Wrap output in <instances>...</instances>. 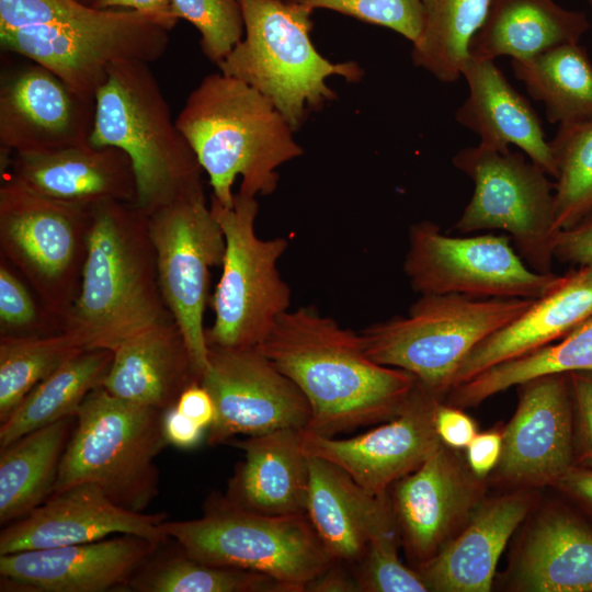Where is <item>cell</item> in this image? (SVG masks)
Masks as SVG:
<instances>
[{
	"label": "cell",
	"instance_id": "1",
	"mask_svg": "<svg viewBox=\"0 0 592 592\" xmlns=\"http://www.w3.org/2000/svg\"><path fill=\"white\" fill-rule=\"evenodd\" d=\"M258 348L306 397L305 430L329 437L395 418L418 383L371 360L360 332L312 306L282 314Z\"/></svg>",
	"mask_w": 592,
	"mask_h": 592
},
{
	"label": "cell",
	"instance_id": "2",
	"mask_svg": "<svg viewBox=\"0 0 592 592\" xmlns=\"http://www.w3.org/2000/svg\"><path fill=\"white\" fill-rule=\"evenodd\" d=\"M170 320L148 215L127 202L93 206L79 294L61 332L83 350L114 351L127 338Z\"/></svg>",
	"mask_w": 592,
	"mask_h": 592
},
{
	"label": "cell",
	"instance_id": "3",
	"mask_svg": "<svg viewBox=\"0 0 592 592\" xmlns=\"http://www.w3.org/2000/svg\"><path fill=\"white\" fill-rule=\"evenodd\" d=\"M177 125L209 179L212 198L231 206L232 185L257 197L272 194L277 169L304 153L283 114L243 81L215 72L189 94Z\"/></svg>",
	"mask_w": 592,
	"mask_h": 592
},
{
	"label": "cell",
	"instance_id": "4",
	"mask_svg": "<svg viewBox=\"0 0 592 592\" xmlns=\"http://www.w3.org/2000/svg\"><path fill=\"white\" fill-rule=\"evenodd\" d=\"M89 144L115 147L129 157L136 181L134 205L146 215L205 194L203 169L147 62L112 66L95 95Z\"/></svg>",
	"mask_w": 592,
	"mask_h": 592
},
{
	"label": "cell",
	"instance_id": "5",
	"mask_svg": "<svg viewBox=\"0 0 592 592\" xmlns=\"http://www.w3.org/2000/svg\"><path fill=\"white\" fill-rule=\"evenodd\" d=\"M243 38L217 66L264 95L296 132L309 114L337 99L328 79L357 82L355 61L333 62L314 45L312 10L293 0H241Z\"/></svg>",
	"mask_w": 592,
	"mask_h": 592
},
{
	"label": "cell",
	"instance_id": "6",
	"mask_svg": "<svg viewBox=\"0 0 592 592\" xmlns=\"http://www.w3.org/2000/svg\"><path fill=\"white\" fill-rule=\"evenodd\" d=\"M163 410L92 390L76 413L53 493L94 483L114 503L145 512L159 492L155 459L168 445ZM52 493V494H53Z\"/></svg>",
	"mask_w": 592,
	"mask_h": 592
},
{
	"label": "cell",
	"instance_id": "7",
	"mask_svg": "<svg viewBox=\"0 0 592 592\" xmlns=\"http://www.w3.org/2000/svg\"><path fill=\"white\" fill-rule=\"evenodd\" d=\"M533 300L425 294L406 316L375 322L360 334L371 360L412 374L441 397L451 390L453 377L469 352L521 316Z\"/></svg>",
	"mask_w": 592,
	"mask_h": 592
},
{
	"label": "cell",
	"instance_id": "8",
	"mask_svg": "<svg viewBox=\"0 0 592 592\" xmlns=\"http://www.w3.org/2000/svg\"><path fill=\"white\" fill-rule=\"evenodd\" d=\"M160 528L198 561L260 572L291 592H306L334 562L307 514L255 513L218 493L206 499L201 517L164 520Z\"/></svg>",
	"mask_w": 592,
	"mask_h": 592
},
{
	"label": "cell",
	"instance_id": "9",
	"mask_svg": "<svg viewBox=\"0 0 592 592\" xmlns=\"http://www.w3.org/2000/svg\"><path fill=\"white\" fill-rule=\"evenodd\" d=\"M0 251L61 325L80 289L93 207L61 202L1 175Z\"/></svg>",
	"mask_w": 592,
	"mask_h": 592
},
{
	"label": "cell",
	"instance_id": "10",
	"mask_svg": "<svg viewBox=\"0 0 592 592\" xmlns=\"http://www.w3.org/2000/svg\"><path fill=\"white\" fill-rule=\"evenodd\" d=\"M209 206L223 229L226 250L221 276L208 304L215 318L206 329L207 344L259 346L278 317L289 310L291 289L277 269L288 241L258 237L254 196L237 192L231 206L210 197Z\"/></svg>",
	"mask_w": 592,
	"mask_h": 592
},
{
	"label": "cell",
	"instance_id": "11",
	"mask_svg": "<svg viewBox=\"0 0 592 592\" xmlns=\"http://www.w3.org/2000/svg\"><path fill=\"white\" fill-rule=\"evenodd\" d=\"M453 166L474 182L473 195L453 229L469 234L500 229L534 271L553 273L555 183L523 152L482 144L453 156Z\"/></svg>",
	"mask_w": 592,
	"mask_h": 592
},
{
	"label": "cell",
	"instance_id": "12",
	"mask_svg": "<svg viewBox=\"0 0 592 592\" xmlns=\"http://www.w3.org/2000/svg\"><path fill=\"white\" fill-rule=\"evenodd\" d=\"M157 19L134 10L107 9L90 20L0 31L1 47L42 65L79 94L94 99L118 61L150 64L169 44Z\"/></svg>",
	"mask_w": 592,
	"mask_h": 592
},
{
	"label": "cell",
	"instance_id": "13",
	"mask_svg": "<svg viewBox=\"0 0 592 592\" xmlns=\"http://www.w3.org/2000/svg\"><path fill=\"white\" fill-rule=\"evenodd\" d=\"M505 234L452 237L422 220L409 228L403 272L420 295L536 299L551 291L561 275L532 270Z\"/></svg>",
	"mask_w": 592,
	"mask_h": 592
},
{
	"label": "cell",
	"instance_id": "14",
	"mask_svg": "<svg viewBox=\"0 0 592 592\" xmlns=\"http://www.w3.org/2000/svg\"><path fill=\"white\" fill-rule=\"evenodd\" d=\"M148 223L161 293L200 382L208 365L204 314L210 269L223 265L225 236L205 194L162 206L148 215Z\"/></svg>",
	"mask_w": 592,
	"mask_h": 592
},
{
	"label": "cell",
	"instance_id": "15",
	"mask_svg": "<svg viewBox=\"0 0 592 592\" xmlns=\"http://www.w3.org/2000/svg\"><path fill=\"white\" fill-rule=\"evenodd\" d=\"M215 403V418L206 430L208 445L237 435H259L278 429L304 430L311 411L296 384L258 346L208 345V365L200 379Z\"/></svg>",
	"mask_w": 592,
	"mask_h": 592
},
{
	"label": "cell",
	"instance_id": "16",
	"mask_svg": "<svg viewBox=\"0 0 592 592\" xmlns=\"http://www.w3.org/2000/svg\"><path fill=\"white\" fill-rule=\"evenodd\" d=\"M436 395L417 383L395 418L362 434L338 439L300 431L308 456L341 468L369 493L386 494L399 479L415 470L442 443L434 425Z\"/></svg>",
	"mask_w": 592,
	"mask_h": 592
},
{
	"label": "cell",
	"instance_id": "17",
	"mask_svg": "<svg viewBox=\"0 0 592 592\" xmlns=\"http://www.w3.org/2000/svg\"><path fill=\"white\" fill-rule=\"evenodd\" d=\"M95 100L34 61L5 68L0 79L1 158L89 144Z\"/></svg>",
	"mask_w": 592,
	"mask_h": 592
},
{
	"label": "cell",
	"instance_id": "18",
	"mask_svg": "<svg viewBox=\"0 0 592 592\" xmlns=\"http://www.w3.org/2000/svg\"><path fill=\"white\" fill-rule=\"evenodd\" d=\"M519 386L516 411L502 433L499 473L514 483L556 486L574 466L569 374L543 375Z\"/></svg>",
	"mask_w": 592,
	"mask_h": 592
},
{
	"label": "cell",
	"instance_id": "19",
	"mask_svg": "<svg viewBox=\"0 0 592 592\" xmlns=\"http://www.w3.org/2000/svg\"><path fill=\"white\" fill-rule=\"evenodd\" d=\"M162 544L121 534L90 543L0 555L1 590L8 587L29 592L127 590L132 578Z\"/></svg>",
	"mask_w": 592,
	"mask_h": 592
},
{
	"label": "cell",
	"instance_id": "20",
	"mask_svg": "<svg viewBox=\"0 0 592 592\" xmlns=\"http://www.w3.org/2000/svg\"><path fill=\"white\" fill-rule=\"evenodd\" d=\"M163 513L127 510L94 483H80L50 494L26 516L4 525L0 555L90 543L109 535L130 534L153 542L169 539Z\"/></svg>",
	"mask_w": 592,
	"mask_h": 592
},
{
	"label": "cell",
	"instance_id": "21",
	"mask_svg": "<svg viewBox=\"0 0 592 592\" xmlns=\"http://www.w3.org/2000/svg\"><path fill=\"white\" fill-rule=\"evenodd\" d=\"M9 175L45 196L93 207L107 201L135 203L132 161L115 147L90 144L42 152L12 153Z\"/></svg>",
	"mask_w": 592,
	"mask_h": 592
},
{
	"label": "cell",
	"instance_id": "22",
	"mask_svg": "<svg viewBox=\"0 0 592 592\" xmlns=\"http://www.w3.org/2000/svg\"><path fill=\"white\" fill-rule=\"evenodd\" d=\"M592 317V266H578L513 321L478 343L456 371L452 388L500 363L566 337ZM451 388V389H452Z\"/></svg>",
	"mask_w": 592,
	"mask_h": 592
},
{
	"label": "cell",
	"instance_id": "23",
	"mask_svg": "<svg viewBox=\"0 0 592 592\" xmlns=\"http://www.w3.org/2000/svg\"><path fill=\"white\" fill-rule=\"evenodd\" d=\"M390 498L405 545L419 566L443 546L474 493L443 443L412 473L395 483Z\"/></svg>",
	"mask_w": 592,
	"mask_h": 592
},
{
	"label": "cell",
	"instance_id": "24",
	"mask_svg": "<svg viewBox=\"0 0 592 592\" xmlns=\"http://www.w3.org/2000/svg\"><path fill=\"white\" fill-rule=\"evenodd\" d=\"M468 95L455 113L480 144L499 150L513 145L549 177H557L550 143L531 103L506 80L494 60L469 57L462 69Z\"/></svg>",
	"mask_w": 592,
	"mask_h": 592
},
{
	"label": "cell",
	"instance_id": "25",
	"mask_svg": "<svg viewBox=\"0 0 592 592\" xmlns=\"http://www.w3.org/2000/svg\"><path fill=\"white\" fill-rule=\"evenodd\" d=\"M307 515L333 560L354 567L376 534L396 526L390 499L369 493L345 471L308 456Z\"/></svg>",
	"mask_w": 592,
	"mask_h": 592
},
{
	"label": "cell",
	"instance_id": "26",
	"mask_svg": "<svg viewBox=\"0 0 592 592\" xmlns=\"http://www.w3.org/2000/svg\"><path fill=\"white\" fill-rule=\"evenodd\" d=\"M298 429L285 428L227 444L243 452L225 497L266 515L307 514L309 463Z\"/></svg>",
	"mask_w": 592,
	"mask_h": 592
},
{
	"label": "cell",
	"instance_id": "27",
	"mask_svg": "<svg viewBox=\"0 0 592 592\" xmlns=\"http://www.w3.org/2000/svg\"><path fill=\"white\" fill-rule=\"evenodd\" d=\"M113 353L103 387L118 398L164 411L186 387L200 383L174 320L127 338Z\"/></svg>",
	"mask_w": 592,
	"mask_h": 592
},
{
	"label": "cell",
	"instance_id": "28",
	"mask_svg": "<svg viewBox=\"0 0 592 592\" xmlns=\"http://www.w3.org/2000/svg\"><path fill=\"white\" fill-rule=\"evenodd\" d=\"M522 493L482 505L464 532L419 566L430 591L488 592L509 538L528 512Z\"/></svg>",
	"mask_w": 592,
	"mask_h": 592
},
{
	"label": "cell",
	"instance_id": "29",
	"mask_svg": "<svg viewBox=\"0 0 592 592\" xmlns=\"http://www.w3.org/2000/svg\"><path fill=\"white\" fill-rule=\"evenodd\" d=\"M590 29L584 12L554 0H490L469 54L477 59H528L558 45L579 43Z\"/></svg>",
	"mask_w": 592,
	"mask_h": 592
},
{
	"label": "cell",
	"instance_id": "30",
	"mask_svg": "<svg viewBox=\"0 0 592 592\" xmlns=\"http://www.w3.org/2000/svg\"><path fill=\"white\" fill-rule=\"evenodd\" d=\"M535 592H592V527L567 510L546 513L532 528L517 568Z\"/></svg>",
	"mask_w": 592,
	"mask_h": 592
},
{
	"label": "cell",
	"instance_id": "31",
	"mask_svg": "<svg viewBox=\"0 0 592 592\" xmlns=\"http://www.w3.org/2000/svg\"><path fill=\"white\" fill-rule=\"evenodd\" d=\"M76 415L24 434L0 448V524L26 516L54 490Z\"/></svg>",
	"mask_w": 592,
	"mask_h": 592
},
{
	"label": "cell",
	"instance_id": "32",
	"mask_svg": "<svg viewBox=\"0 0 592 592\" xmlns=\"http://www.w3.org/2000/svg\"><path fill=\"white\" fill-rule=\"evenodd\" d=\"M113 351L84 350L37 384L0 425V448L24 434L76 415L86 397L103 386Z\"/></svg>",
	"mask_w": 592,
	"mask_h": 592
},
{
	"label": "cell",
	"instance_id": "33",
	"mask_svg": "<svg viewBox=\"0 0 592 592\" xmlns=\"http://www.w3.org/2000/svg\"><path fill=\"white\" fill-rule=\"evenodd\" d=\"M511 65L528 95L544 104L548 122L592 118V61L579 43L558 45Z\"/></svg>",
	"mask_w": 592,
	"mask_h": 592
},
{
	"label": "cell",
	"instance_id": "34",
	"mask_svg": "<svg viewBox=\"0 0 592 592\" xmlns=\"http://www.w3.org/2000/svg\"><path fill=\"white\" fill-rule=\"evenodd\" d=\"M581 371H592V317L559 342L494 365L452 388L449 400L457 407H473L532 378Z\"/></svg>",
	"mask_w": 592,
	"mask_h": 592
},
{
	"label": "cell",
	"instance_id": "35",
	"mask_svg": "<svg viewBox=\"0 0 592 592\" xmlns=\"http://www.w3.org/2000/svg\"><path fill=\"white\" fill-rule=\"evenodd\" d=\"M490 0H422L423 25L412 44L414 66L444 83L462 77L473 37L486 18Z\"/></svg>",
	"mask_w": 592,
	"mask_h": 592
},
{
	"label": "cell",
	"instance_id": "36",
	"mask_svg": "<svg viewBox=\"0 0 592 592\" xmlns=\"http://www.w3.org/2000/svg\"><path fill=\"white\" fill-rule=\"evenodd\" d=\"M162 545L132 578L128 589L138 592H291L275 579L254 571L209 565Z\"/></svg>",
	"mask_w": 592,
	"mask_h": 592
},
{
	"label": "cell",
	"instance_id": "37",
	"mask_svg": "<svg viewBox=\"0 0 592 592\" xmlns=\"http://www.w3.org/2000/svg\"><path fill=\"white\" fill-rule=\"evenodd\" d=\"M82 351L65 332L0 337V423L37 384Z\"/></svg>",
	"mask_w": 592,
	"mask_h": 592
},
{
	"label": "cell",
	"instance_id": "38",
	"mask_svg": "<svg viewBox=\"0 0 592 592\" xmlns=\"http://www.w3.org/2000/svg\"><path fill=\"white\" fill-rule=\"evenodd\" d=\"M549 143L557 168L554 198L558 231L592 213V118L560 124Z\"/></svg>",
	"mask_w": 592,
	"mask_h": 592
},
{
	"label": "cell",
	"instance_id": "39",
	"mask_svg": "<svg viewBox=\"0 0 592 592\" xmlns=\"http://www.w3.org/2000/svg\"><path fill=\"white\" fill-rule=\"evenodd\" d=\"M172 11L197 29L204 55L216 65L243 38L241 0H172Z\"/></svg>",
	"mask_w": 592,
	"mask_h": 592
},
{
	"label": "cell",
	"instance_id": "40",
	"mask_svg": "<svg viewBox=\"0 0 592 592\" xmlns=\"http://www.w3.org/2000/svg\"><path fill=\"white\" fill-rule=\"evenodd\" d=\"M352 572L360 592L430 591L419 571L400 561L395 527L372 537L364 557L352 567Z\"/></svg>",
	"mask_w": 592,
	"mask_h": 592
},
{
	"label": "cell",
	"instance_id": "41",
	"mask_svg": "<svg viewBox=\"0 0 592 592\" xmlns=\"http://www.w3.org/2000/svg\"><path fill=\"white\" fill-rule=\"evenodd\" d=\"M57 322L35 303L29 288L1 257L0 337H38L59 333Z\"/></svg>",
	"mask_w": 592,
	"mask_h": 592
},
{
	"label": "cell",
	"instance_id": "42",
	"mask_svg": "<svg viewBox=\"0 0 592 592\" xmlns=\"http://www.w3.org/2000/svg\"><path fill=\"white\" fill-rule=\"evenodd\" d=\"M312 11L326 9L395 31L413 44L423 25L422 0H293Z\"/></svg>",
	"mask_w": 592,
	"mask_h": 592
},
{
	"label": "cell",
	"instance_id": "43",
	"mask_svg": "<svg viewBox=\"0 0 592 592\" xmlns=\"http://www.w3.org/2000/svg\"><path fill=\"white\" fill-rule=\"evenodd\" d=\"M102 11L78 0H0V31L68 24L94 19Z\"/></svg>",
	"mask_w": 592,
	"mask_h": 592
},
{
	"label": "cell",
	"instance_id": "44",
	"mask_svg": "<svg viewBox=\"0 0 592 592\" xmlns=\"http://www.w3.org/2000/svg\"><path fill=\"white\" fill-rule=\"evenodd\" d=\"M573 400L574 466L592 469V371L569 373Z\"/></svg>",
	"mask_w": 592,
	"mask_h": 592
},
{
	"label": "cell",
	"instance_id": "45",
	"mask_svg": "<svg viewBox=\"0 0 592 592\" xmlns=\"http://www.w3.org/2000/svg\"><path fill=\"white\" fill-rule=\"evenodd\" d=\"M554 258L577 266H592V213L574 226L555 232Z\"/></svg>",
	"mask_w": 592,
	"mask_h": 592
},
{
	"label": "cell",
	"instance_id": "46",
	"mask_svg": "<svg viewBox=\"0 0 592 592\" xmlns=\"http://www.w3.org/2000/svg\"><path fill=\"white\" fill-rule=\"evenodd\" d=\"M434 425L441 442L452 448H467L477 434L475 422L466 413L440 402L435 408Z\"/></svg>",
	"mask_w": 592,
	"mask_h": 592
},
{
	"label": "cell",
	"instance_id": "47",
	"mask_svg": "<svg viewBox=\"0 0 592 592\" xmlns=\"http://www.w3.org/2000/svg\"><path fill=\"white\" fill-rule=\"evenodd\" d=\"M162 429L168 444L183 449L196 447L206 431V429L180 412L175 406L163 411Z\"/></svg>",
	"mask_w": 592,
	"mask_h": 592
},
{
	"label": "cell",
	"instance_id": "48",
	"mask_svg": "<svg viewBox=\"0 0 592 592\" xmlns=\"http://www.w3.org/2000/svg\"><path fill=\"white\" fill-rule=\"evenodd\" d=\"M502 434L489 431L476 434L467 446L468 465L477 477L487 476L499 463Z\"/></svg>",
	"mask_w": 592,
	"mask_h": 592
},
{
	"label": "cell",
	"instance_id": "49",
	"mask_svg": "<svg viewBox=\"0 0 592 592\" xmlns=\"http://www.w3.org/2000/svg\"><path fill=\"white\" fill-rule=\"evenodd\" d=\"M175 407L180 412L206 430L215 418L214 400L206 388L197 382L183 390Z\"/></svg>",
	"mask_w": 592,
	"mask_h": 592
},
{
	"label": "cell",
	"instance_id": "50",
	"mask_svg": "<svg viewBox=\"0 0 592 592\" xmlns=\"http://www.w3.org/2000/svg\"><path fill=\"white\" fill-rule=\"evenodd\" d=\"M91 7L100 10L121 8L138 11L157 19L169 31H172L178 21L173 15L172 0H94Z\"/></svg>",
	"mask_w": 592,
	"mask_h": 592
},
{
	"label": "cell",
	"instance_id": "51",
	"mask_svg": "<svg viewBox=\"0 0 592 592\" xmlns=\"http://www.w3.org/2000/svg\"><path fill=\"white\" fill-rule=\"evenodd\" d=\"M556 487L592 516V469L572 466Z\"/></svg>",
	"mask_w": 592,
	"mask_h": 592
},
{
	"label": "cell",
	"instance_id": "52",
	"mask_svg": "<svg viewBox=\"0 0 592 592\" xmlns=\"http://www.w3.org/2000/svg\"><path fill=\"white\" fill-rule=\"evenodd\" d=\"M309 592H360L352 570L334 561L326 571L314 579L307 587Z\"/></svg>",
	"mask_w": 592,
	"mask_h": 592
},
{
	"label": "cell",
	"instance_id": "53",
	"mask_svg": "<svg viewBox=\"0 0 592 592\" xmlns=\"http://www.w3.org/2000/svg\"><path fill=\"white\" fill-rule=\"evenodd\" d=\"M78 1L87 5H91L94 0H78Z\"/></svg>",
	"mask_w": 592,
	"mask_h": 592
},
{
	"label": "cell",
	"instance_id": "54",
	"mask_svg": "<svg viewBox=\"0 0 592 592\" xmlns=\"http://www.w3.org/2000/svg\"><path fill=\"white\" fill-rule=\"evenodd\" d=\"M589 1H590V3L592 4V0H589Z\"/></svg>",
	"mask_w": 592,
	"mask_h": 592
}]
</instances>
